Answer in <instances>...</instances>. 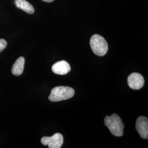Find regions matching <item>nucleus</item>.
<instances>
[{
    "mask_svg": "<svg viewBox=\"0 0 148 148\" xmlns=\"http://www.w3.org/2000/svg\"><path fill=\"white\" fill-rule=\"evenodd\" d=\"M104 123L112 135L116 137L123 136L124 125L121 118L116 114H112L111 116H106L104 119Z\"/></svg>",
    "mask_w": 148,
    "mask_h": 148,
    "instance_id": "f257e3e1",
    "label": "nucleus"
},
{
    "mask_svg": "<svg viewBox=\"0 0 148 148\" xmlns=\"http://www.w3.org/2000/svg\"><path fill=\"white\" fill-rule=\"evenodd\" d=\"M75 95V90L68 86H58L53 88L48 99L51 101L56 102L64 101L72 98Z\"/></svg>",
    "mask_w": 148,
    "mask_h": 148,
    "instance_id": "f03ea898",
    "label": "nucleus"
},
{
    "mask_svg": "<svg viewBox=\"0 0 148 148\" xmlns=\"http://www.w3.org/2000/svg\"><path fill=\"white\" fill-rule=\"evenodd\" d=\"M90 46L93 53L98 56L106 55L108 50V45L105 38L98 34L91 37Z\"/></svg>",
    "mask_w": 148,
    "mask_h": 148,
    "instance_id": "7ed1b4c3",
    "label": "nucleus"
},
{
    "mask_svg": "<svg viewBox=\"0 0 148 148\" xmlns=\"http://www.w3.org/2000/svg\"><path fill=\"white\" fill-rule=\"evenodd\" d=\"M63 141V136L59 133L54 134L52 137H43L41 140L43 145H48L49 148H61Z\"/></svg>",
    "mask_w": 148,
    "mask_h": 148,
    "instance_id": "20e7f679",
    "label": "nucleus"
},
{
    "mask_svg": "<svg viewBox=\"0 0 148 148\" xmlns=\"http://www.w3.org/2000/svg\"><path fill=\"white\" fill-rule=\"evenodd\" d=\"M128 84L130 88L133 90H139L144 85V79L143 76L137 73H133L128 76Z\"/></svg>",
    "mask_w": 148,
    "mask_h": 148,
    "instance_id": "39448f33",
    "label": "nucleus"
},
{
    "mask_svg": "<svg viewBox=\"0 0 148 148\" xmlns=\"http://www.w3.org/2000/svg\"><path fill=\"white\" fill-rule=\"evenodd\" d=\"M136 128L140 136L143 139L148 138V119L145 116L139 117L136 121Z\"/></svg>",
    "mask_w": 148,
    "mask_h": 148,
    "instance_id": "423d86ee",
    "label": "nucleus"
},
{
    "mask_svg": "<svg viewBox=\"0 0 148 148\" xmlns=\"http://www.w3.org/2000/svg\"><path fill=\"white\" fill-rule=\"evenodd\" d=\"M52 70L55 74L64 75L69 73L71 70V68L67 62L62 60L53 64Z\"/></svg>",
    "mask_w": 148,
    "mask_h": 148,
    "instance_id": "0eeeda50",
    "label": "nucleus"
},
{
    "mask_svg": "<svg viewBox=\"0 0 148 148\" xmlns=\"http://www.w3.org/2000/svg\"><path fill=\"white\" fill-rule=\"evenodd\" d=\"M14 4L17 8L28 14H32L35 12L34 7L26 0H14Z\"/></svg>",
    "mask_w": 148,
    "mask_h": 148,
    "instance_id": "6e6552de",
    "label": "nucleus"
},
{
    "mask_svg": "<svg viewBox=\"0 0 148 148\" xmlns=\"http://www.w3.org/2000/svg\"><path fill=\"white\" fill-rule=\"evenodd\" d=\"M25 64V59L23 57H21L17 59L16 62L13 64L12 73L15 76H20L23 74L24 71V67Z\"/></svg>",
    "mask_w": 148,
    "mask_h": 148,
    "instance_id": "1a4fd4ad",
    "label": "nucleus"
},
{
    "mask_svg": "<svg viewBox=\"0 0 148 148\" xmlns=\"http://www.w3.org/2000/svg\"><path fill=\"white\" fill-rule=\"evenodd\" d=\"M7 43L4 39H0V53L2 52L7 47Z\"/></svg>",
    "mask_w": 148,
    "mask_h": 148,
    "instance_id": "9d476101",
    "label": "nucleus"
},
{
    "mask_svg": "<svg viewBox=\"0 0 148 148\" xmlns=\"http://www.w3.org/2000/svg\"><path fill=\"white\" fill-rule=\"evenodd\" d=\"M42 1L46 2H52L54 1V0H42Z\"/></svg>",
    "mask_w": 148,
    "mask_h": 148,
    "instance_id": "9b49d317",
    "label": "nucleus"
}]
</instances>
